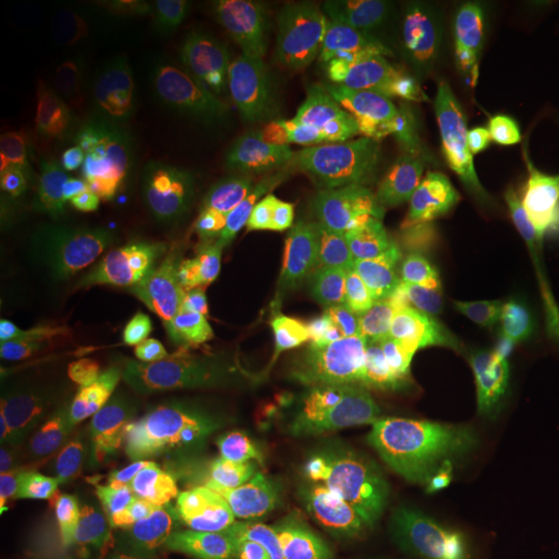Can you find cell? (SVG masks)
<instances>
[{
	"mask_svg": "<svg viewBox=\"0 0 559 559\" xmlns=\"http://www.w3.org/2000/svg\"><path fill=\"white\" fill-rule=\"evenodd\" d=\"M173 313L164 348L180 380L201 399L221 400L255 357L270 323V286L245 251L187 235L150 276Z\"/></svg>",
	"mask_w": 559,
	"mask_h": 559,
	"instance_id": "6da1fadb",
	"label": "cell"
},
{
	"mask_svg": "<svg viewBox=\"0 0 559 559\" xmlns=\"http://www.w3.org/2000/svg\"><path fill=\"white\" fill-rule=\"evenodd\" d=\"M228 479L210 456L92 450L64 471L62 491L108 558L133 559L182 528Z\"/></svg>",
	"mask_w": 559,
	"mask_h": 559,
	"instance_id": "7a4b0ae2",
	"label": "cell"
},
{
	"mask_svg": "<svg viewBox=\"0 0 559 559\" xmlns=\"http://www.w3.org/2000/svg\"><path fill=\"white\" fill-rule=\"evenodd\" d=\"M300 168L323 210L408 249H440L459 233V216L429 187L338 117L305 127Z\"/></svg>",
	"mask_w": 559,
	"mask_h": 559,
	"instance_id": "3957f363",
	"label": "cell"
},
{
	"mask_svg": "<svg viewBox=\"0 0 559 559\" xmlns=\"http://www.w3.org/2000/svg\"><path fill=\"white\" fill-rule=\"evenodd\" d=\"M388 353L321 321H300L284 346V394L311 440L340 448L360 438L388 394Z\"/></svg>",
	"mask_w": 559,
	"mask_h": 559,
	"instance_id": "277c9868",
	"label": "cell"
},
{
	"mask_svg": "<svg viewBox=\"0 0 559 559\" xmlns=\"http://www.w3.org/2000/svg\"><path fill=\"white\" fill-rule=\"evenodd\" d=\"M460 193L493 247H514L547 230L549 191L528 122L483 108L460 129Z\"/></svg>",
	"mask_w": 559,
	"mask_h": 559,
	"instance_id": "5b68a950",
	"label": "cell"
},
{
	"mask_svg": "<svg viewBox=\"0 0 559 559\" xmlns=\"http://www.w3.org/2000/svg\"><path fill=\"white\" fill-rule=\"evenodd\" d=\"M185 212L191 233L245 251L272 222V173L258 120L233 112L207 131L185 170Z\"/></svg>",
	"mask_w": 559,
	"mask_h": 559,
	"instance_id": "8992f818",
	"label": "cell"
},
{
	"mask_svg": "<svg viewBox=\"0 0 559 559\" xmlns=\"http://www.w3.org/2000/svg\"><path fill=\"white\" fill-rule=\"evenodd\" d=\"M429 32L485 108L524 119L535 100V25L526 7L503 0H438Z\"/></svg>",
	"mask_w": 559,
	"mask_h": 559,
	"instance_id": "52a82bcc",
	"label": "cell"
},
{
	"mask_svg": "<svg viewBox=\"0 0 559 559\" xmlns=\"http://www.w3.org/2000/svg\"><path fill=\"white\" fill-rule=\"evenodd\" d=\"M365 133L433 193L456 170L460 108L454 92L415 64L388 60L359 104Z\"/></svg>",
	"mask_w": 559,
	"mask_h": 559,
	"instance_id": "ba28073f",
	"label": "cell"
},
{
	"mask_svg": "<svg viewBox=\"0 0 559 559\" xmlns=\"http://www.w3.org/2000/svg\"><path fill=\"white\" fill-rule=\"evenodd\" d=\"M330 501L325 485L255 487L218 503L164 559H288Z\"/></svg>",
	"mask_w": 559,
	"mask_h": 559,
	"instance_id": "9c48e42d",
	"label": "cell"
},
{
	"mask_svg": "<svg viewBox=\"0 0 559 559\" xmlns=\"http://www.w3.org/2000/svg\"><path fill=\"white\" fill-rule=\"evenodd\" d=\"M452 334L485 348H520L559 338V293L528 284L520 261L480 272L450 318Z\"/></svg>",
	"mask_w": 559,
	"mask_h": 559,
	"instance_id": "30bf717a",
	"label": "cell"
},
{
	"mask_svg": "<svg viewBox=\"0 0 559 559\" xmlns=\"http://www.w3.org/2000/svg\"><path fill=\"white\" fill-rule=\"evenodd\" d=\"M73 189L71 258L75 265L94 278L127 276L147 242L140 214L110 180L83 160L75 166Z\"/></svg>",
	"mask_w": 559,
	"mask_h": 559,
	"instance_id": "8fae6325",
	"label": "cell"
},
{
	"mask_svg": "<svg viewBox=\"0 0 559 559\" xmlns=\"http://www.w3.org/2000/svg\"><path fill=\"white\" fill-rule=\"evenodd\" d=\"M140 357L112 321H83L75 381L64 406L69 420L104 438H119L131 423L133 406L127 399V376Z\"/></svg>",
	"mask_w": 559,
	"mask_h": 559,
	"instance_id": "7c38bea8",
	"label": "cell"
},
{
	"mask_svg": "<svg viewBox=\"0 0 559 559\" xmlns=\"http://www.w3.org/2000/svg\"><path fill=\"white\" fill-rule=\"evenodd\" d=\"M558 369L559 344L556 342L540 348L539 353L531 355L528 359L520 360L514 369H510L500 390L456 427L452 454L443 462L438 479L433 480V487L443 498L456 491L471 475V471L493 450L501 427L512 408L519 404L520 396L526 390H537L540 381Z\"/></svg>",
	"mask_w": 559,
	"mask_h": 559,
	"instance_id": "4fadbf2b",
	"label": "cell"
},
{
	"mask_svg": "<svg viewBox=\"0 0 559 559\" xmlns=\"http://www.w3.org/2000/svg\"><path fill=\"white\" fill-rule=\"evenodd\" d=\"M498 353H462L433 365L415 385L406 415L454 429L491 399L506 380Z\"/></svg>",
	"mask_w": 559,
	"mask_h": 559,
	"instance_id": "5bb4252c",
	"label": "cell"
},
{
	"mask_svg": "<svg viewBox=\"0 0 559 559\" xmlns=\"http://www.w3.org/2000/svg\"><path fill=\"white\" fill-rule=\"evenodd\" d=\"M380 4L371 0H313L305 4L307 57L323 71L346 67L373 36Z\"/></svg>",
	"mask_w": 559,
	"mask_h": 559,
	"instance_id": "9a60e30c",
	"label": "cell"
},
{
	"mask_svg": "<svg viewBox=\"0 0 559 559\" xmlns=\"http://www.w3.org/2000/svg\"><path fill=\"white\" fill-rule=\"evenodd\" d=\"M0 344L27 332L46 340L59 355L57 286L46 263H13L0 276Z\"/></svg>",
	"mask_w": 559,
	"mask_h": 559,
	"instance_id": "2e32d148",
	"label": "cell"
},
{
	"mask_svg": "<svg viewBox=\"0 0 559 559\" xmlns=\"http://www.w3.org/2000/svg\"><path fill=\"white\" fill-rule=\"evenodd\" d=\"M104 64L117 87L140 92L175 71L177 50L164 32L145 21H117L106 34Z\"/></svg>",
	"mask_w": 559,
	"mask_h": 559,
	"instance_id": "e0dca14e",
	"label": "cell"
},
{
	"mask_svg": "<svg viewBox=\"0 0 559 559\" xmlns=\"http://www.w3.org/2000/svg\"><path fill=\"white\" fill-rule=\"evenodd\" d=\"M168 122L147 115L127 122L112 140L108 177L120 193L138 203H156L162 195Z\"/></svg>",
	"mask_w": 559,
	"mask_h": 559,
	"instance_id": "ac0fdd59",
	"label": "cell"
},
{
	"mask_svg": "<svg viewBox=\"0 0 559 559\" xmlns=\"http://www.w3.org/2000/svg\"><path fill=\"white\" fill-rule=\"evenodd\" d=\"M443 496L433 487H417L402 493L392 514L399 531L402 559H431L441 540Z\"/></svg>",
	"mask_w": 559,
	"mask_h": 559,
	"instance_id": "d6986e66",
	"label": "cell"
},
{
	"mask_svg": "<svg viewBox=\"0 0 559 559\" xmlns=\"http://www.w3.org/2000/svg\"><path fill=\"white\" fill-rule=\"evenodd\" d=\"M452 448L454 429L406 415L390 445V459L404 477H423L429 473H440L443 462L452 454Z\"/></svg>",
	"mask_w": 559,
	"mask_h": 559,
	"instance_id": "ffe728a7",
	"label": "cell"
},
{
	"mask_svg": "<svg viewBox=\"0 0 559 559\" xmlns=\"http://www.w3.org/2000/svg\"><path fill=\"white\" fill-rule=\"evenodd\" d=\"M2 380L23 394L44 392L57 373V350L40 336L20 332L0 344Z\"/></svg>",
	"mask_w": 559,
	"mask_h": 559,
	"instance_id": "44dd1931",
	"label": "cell"
},
{
	"mask_svg": "<svg viewBox=\"0 0 559 559\" xmlns=\"http://www.w3.org/2000/svg\"><path fill=\"white\" fill-rule=\"evenodd\" d=\"M554 394L545 388L533 390L512 408L493 445L498 462L506 460H540L545 420Z\"/></svg>",
	"mask_w": 559,
	"mask_h": 559,
	"instance_id": "7402d4cb",
	"label": "cell"
},
{
	"mask_svg": "<svg viewBox=\"0 0 559 559\" xmlns=\"http://www.w3.org/2000/svg\"><path fill=\"white\" fill-rule=\"evenodd\" d=\"M222 27L239 32H295L305 27V4L282 0H226L201 4Z\"/></svg>",
	"mask_w": 559,
	"mask_h": 559,
	"instance_id": "603a6c76",
	"label": "cell"
},
{
	"mask_svg": "<svg viewBox=\"0 0 559 559\" xmlns=\"http://www.w3.org/2000/svg\"><path fill=\"white\" fill-rule=\"evenodd\" d=\"M360 524L353 506H338L288 559H357Z\"/></svg>",
	"mask_w": 559,
	"mask_h": 559,
	"instance_id": "cb8c5ba5",
	"label": "cell"
},
{
	"mask_svg": "<svg viewBox=\"0 0 559 559\" xmlns=\"http://www.w3.org/2000/svg\"><path fill=\"white\" fill-rule=\"evenodd\" d=\"M200 400L191 385L177 378L141 400V408L164 425H182L198 417Z\"/></svg>",
	"mask_w": 559,
	"mask_h": 559,
	"instance_id": "d4e9b609",
	"label": "cell"
},
{
	"mask_svg": "<svg viewBox=\"0 0 559 559\" xmlns=\"http://www.w3.org/2000/svg\"><path fill=\"white\" fill-rule=\"evenodd\" d=\"M170 305L158 293H145L124 307L122 332L133 344L150 342L166 332L170 321Z\"/></svg>",
	"mask_w": 559,
	"mask_h": 559,
	"instance_id": "484cf974",
	"label": "cell"
},
{
	"mask_svg": "<svg viewBox=\"0 0 559 559\" xmlns=\"http://www.w3.org/2000/svg\"><path fill=\"white\" fill-rule=\"evenodd\" d=\"M177 378L179 373L170 360L141 355L140 359L131 365L127 376V399L131 404L141 402L147 394L156 392L158 388Z\"/></svg>",
	"mask_w": 559,
	"mask_h": 559,
	"instance_id": "4316f807",
	"label": "cell"
},
{
	"mask_svg": "<svg viewBox=\"0 0 559 559\" xmlns=\"http://www.w3.org/2000/svg\"><path fill=\"white\" fill-rule=\"evenodd\" d=\"M357 559H402L399 531L392 516L367 520L360 524Z\"/></svg>",
	"mask_w": 559,
	"mask_h": 559,
	"instance_id": "83f0119b",
	"label": "cell"
},
{
	"mask_svg": "<svg viewBox=\"0 0 559 559\" xmlns=\"http://www.w3.org/2000/svg\"><path fill=\"white\" fill-rule=\"evenodd\" d=\"M540 460L559 462V399H556V396L551 399L549 411H547Z\"/></svg>",
	"mask_w": 559,
	"mask_h": 559,
	"instance_id": "f1b7e54d",
	"label": "cell"
},
{
	"mask_svg": "<svg viewBox=\"0 0 559 559\" xmlns=\"http://www.w3.org/2000/svg\"><path fill=\"white\" fill-rule=\"evenodd\" d=\"M551 119L559 127V27L556 32V69H554V80H551Z\"/></svg>",
	"mask_w": 559,
	"mask_h": 559,
	"instance_id": "f546056e",
	"label": "cell"
}]
</instances>
